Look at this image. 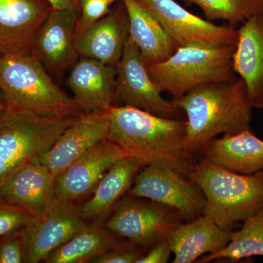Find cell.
I'll use <instances>...</instances> for the list:
<instances>
[{
	"label": "cell",
	"mask_w": 263,
	"mask_h": 263,
	"mask_svg": "<svg viewBox=\"0 0 263 263\" xmlns=\"http://www.w3.org/2000/svg\"><path fill=\"white\" fill-rule=\"evenodd\" d=\"M232 231L222 229L205 214L180 223L166 238L174 254L172 262H195L202 256L219 252L229 243Z\"/></svg>",
	"instance_id": "44dd1931"
},
{
	"label": "cell",
	"mask_w": 263,
	"mask_h": 263,
	"mask_svg": "<svg viewBox=\"0 0 263 263\" xmlns=\"http://www.w3.org/2000/svg\"><path fill=\"white\" fill-rule=\"evenodd\" d=\"M103 1L108 2V3H110V4H112V3H113L114 2H115L116 0H103Z\"/></svg>",
	"instance_id": "836d02e7"
},
{
	"label": "cell",
	"mask_w": 263,
	"mask_h": 263,
	"mask_svg": "<svg viewBox=\"0 0 263 263\" xmlns=\"http://www.w3.org/2000/svg\"><path fill=\"white\" fill-rule=\"evenodd\" d=\"M201 8L208 20H223L232 26L263 12V0H185Z\"/></svg>",
	"instance_id": "484cf974"
},
{
	"label": "cell",
	"mask_w": 263,
	"mask_h": 263,
	"mask_svg": "<svg viewBox=\"0 0 263 263\" xmlns=\"http://www.w3.org/2000/svg\"><path fill=\"white\" fill-rule=\"evenodd\" d=\"M24 249L22 230L0 237V263L23 262Z\"/></svg>",
	"instance_id": "f1b7e54d"
},
{
	"label": "cell",
	"mask_w": 263,
	"mask_h": 263,
	"mask_svg": "<svg viewBox=\"0 0 263 263\" xmlns=\"http://www.w3.org/2000/svg\"><path fill=\"white\" fill-rule=\"evenodd\" d=\"M76 202L57 200L34 216L23 229L24 263H37L68 241L87 224Z\"/></svg>",
	"instance_id": "9c48e42d"
},
{
	"label": "cell",
	"mask_w": 263,
	"mask_h": 263,
	"mask_svg": "<svg viewBox=\"0 0 263 263\" xmlns=\"http://www.w3.org/2000/svg\"><path fill=\"white\" fill-rule=\"evenodd\" d=\"M185 177L169 167L147 164L137 175L127 195L172 208L183 220H194L203 214L206 201L200 189Z\"/></svg>",
	"instance_id": "ba28073f"
},
{
	"label": "cell",
	"mask_w": 263,
	"mask_h": 263,
	"mask_svg": "<svg viewBox=\"0 0 263 263\" xmlns=\"http://www.w3.org/2000/svg\"><path fill=\"white\" fill-rule=\"evenodd\" d=\"M138 1L155 15L178 47L236 46L238 29L235 26L216 25L190 13L175 0Z\"/></svg>",
	"instance_id": "8fae6325"
},
{
	"label": "cell",
	"mask_w": 263,
	"mask_h": 263,
	"mask_svg": "<svg viewBox=\"0 0 263 263\" xmlns=\"http://www.w3.org/2000/svg\"><path fill=\"white\" fill-rule=\"evenodd\" d=\"M236 231H232L229 243L216 253L206 254L197 262L207 263L213 260L228 259L236 262L254 256L263 257V209L249 216Z\"/></svg>",
	"instance_id": "d4e9b609"
},
{
	"label": "cell",
	"mask_w": 263,
	"mask_h": 263,
	"mask_svg": "<svg viewBox=\"0 0 263 263\" xmlns=\"http://www.w3.org/2000/svg\"><path fill=\"white\" fill-rule=\"evenodd\" d=\"M204 159L236 174L263 171V140L250 129L214 138L201 150Z\"/></svg>",
	"instance_id": "7402d4cb"
},
{
	"label": "cell",
	"mask_w": 263,
	"mask_h": 263,
	"mask_svg": "<svg viewBox=\"0 0 263 263\" xmlns=\"http://www.w3.org/2000/svg\"><path fill=\"white\" fill-rule=\"evenodd\" d=\"M235 46H180L164 61L146 64L147 69L161 92L179 98L200 85L235 80Z\"/></svg>",
	"instance_id": "5b68a950"
},
{
	"label": "cell",
	"mask_w": 263,
	"mask_h": 263,
	"mask_svg": "<svg viewBox=\"0 0 263 263\" xmlns=\"http://www.w3.org/2000/svg\"><path fill=\"white\" fill-rule=\"evenodd\" d=\"M0 91L12 111L62 118L84 114L30 51L0 53Z\"/></svg>",
	"instance_id": "3957f363"
},
{
	"label": "cell",
	"mask_w": 263,
	"mask_h": 263,
	"mask_svg": "<svg viewBox=\"0 0 263 263\" xmlns=\"http://www.w3.org/2000/svg\"><path fill=\"white\" fill-rule=\"evenodd\" d=\"M109 115L107 139L147 164L164 166L188 176L195 162L186 148V120L160 117L129 105H113Z\"/></svg>",
	"instance_id": "6da1fadb"
},
{
	"label": "cell",
	"mask_w": 263,
	"mask_h": 263,
	"mask_svg": "<svg viewBox=\"0 0 263 263\" xmlns=\"http://www.w3.org/2000/svg\"><path fill=\"white\" fill-rule=\"evenodd\" d=\"M56 176L34 160L15 169L0 186V199L29 213L38 215L56 200Z\"/></svg>",
	"instance_id": "9a60e30c"
},
{
	"label": "cell",
	"mask_w": 263,
	"mask_h": 263,
	"mask_svg": "<svg viewBox=\"0 0 263 263\" xmlns=\"http://www.w3.org/2000/svg\"><path fill=\"white\" fill-rule=\"evenodd\" d=\"M172 254L167 240L157 242L151 247L149 252L144 254L136 263H166Z\"/></svg>",
	"instance_id": "4dcf8cb0"
},
{
	"label": "cell",
	"mask_w": 263,
	"mask_h": 263,
	"mask_svg": "<svg viewBox=\"0 0 263 263\" xmlns=\"http://www.w3.org/2000/svg\"><path fill=\"white\" fill-rule=\"evenodd\" d=\"M81 15L78 19L76 29L96 23L110 12V3L103 0H80Z\"/></svg>",
	"instance_id": "f546056e"
},
{
	"label": "cell",
	"mask_w": 263,
	"mask_h": 263,
	"mask_svg": "<svg viewBox=\"0 0 263 263\" xmlns=\"http://www.w3.org/2000/svg\"><path fill=\"white\" fill-rule=\"evenodd\" d=\"M129 37V19L123 4L122 8L110 10L96 23L76 29V51L82 58L117 66Z\"/></svg>",
	"instance_id": "2e32d148"
},
{
	"label": "cell",
	"mask_w": 263,
	"mask_h": 263,
	"mask_svg": "<svg viewBox=\"0 0 263 263\" xmlns=\"http://www.w3.org/2000/svg\"><path fill=\"white\" fill-rule=\"evenodd\" d=\"M33 216L0 199V237L23 229Z\"/></svg>",
	"instance_id": "4316f807"
},
{
	"label": "cell",
	"mask_w": 263,
	"mask_h": 263,
	"mask_svg": "<svg viewBox=\"0 0 263 263\" xmlns=\"http://www.w3.org/2000/svg\"><path fill=\"white\" fill-rule=\"evenodd\" d=\"M129 19V37L146 64L169 58L178 47L155 15L138 0H122Z\"/></svg>",
	"instance_id": "603a6c76"
},
{
	"label": "cell",
	"mask_w": 263,
	"mask_h": 263,
	"mask_svg": "<svg viewBox=\"0 0 263 263\" xmlns=\"http://www.w3.org/2000/svg\"><path fill=\"white\" fill-rule=\"evenodd\" d=\"M110 124L109 109L83 114L46 153L32 160L46 166L57 177L88 151L107 139Z\"/></svg>",
	"instance_id": "7c38bea8"
},
{
	"label": "cell",
	"mask_w": 263,
	"mask_h": 263,
	"mask_svg": "<svg viewBox=\"0 0 263 263\" xmlns=\"http://www.w3.org/2000/svg\"><path fill=\"white\" fill-rule=\"evenodd\" d=\"M181 221L179 213L172 208L127 195L118 202L105 227L135 245L152 247L166 239Z\"/></svg>",
	"instance_id": "52a82bcc"
},
{
	"label": "cell",
	"mask_w": 263,
	"mask_h": 263,
	"mask_svg": "<svg viewBox=\"0 0 263 263\" xmlns=\"http://www.w3.org/2000/svg\"><path fill=\"white\" fill-rule=\"evenodd\" d=\"M51 5L52 9L71 10L76 12L77 9L78 0H46Z\"/></svg>",
	"instance_id": "1f68e13d"
},
{
	"label": "cell",
	"mask_w": 263,
	"mask_h": 263,
	"mask_svg": "<svg viewBox=\"0 0 263 263\" xmlns=\"http://www.w3.org/2000/svg\"><path fill=\"white\" fill-rule=\"evenodd\" d=\"M76 13L71 10H52L31 45L33 56L46 70L56 75L75 65L79 57L76 48Z\"/></svg>",
	"instance_id": "5bb4252c"
},
{
	"label": "cell",
	"mask_w": 263,
	"mask_h": 263,
	"mask_svg": "<svg viewBox=\"0 0 263 263\" xmlns=\"http://www.w3.org/2000/svg\"><path fill=\"white\" fill-rule=\"evenodd\" d=\"M52 10L41 0H0V53L30 51Z\"/></svg>",
	"instance_id": "ac0fdd59"
},
{
	"label": "cell",
	"mask_w": 263,
	"mask_h": 263,
	"mask_svg": "<svg viewBox=\"0 0 263 263\" xmlns=\"http://www.w3.org/2000/svg\"><path fill=\"white\" fill-rule=\"evenodd\" d=\"M122 242L120 236L105 226L88 222L68 241L53 251L46 262H90L91 259L115 248Z\"/></svg>",
	"instance_id": "cb8c5ba5"
},
{
	"label": "cell",
	"mask_w": 263,
	"mask_h": 263,
	"mask_svg": "<svg viewBox=\"0 0 263 263\" xmlns=\"http://www.w3.org/2000/svg\"><path fill=\"white\" fill-rule=\"evenodd\" d=\"M233 63L252 109L263 110V12L247 19L238 29Z\"/></svg>",
	"instance_id": "d6986e66"
},
{
	"label": "cell",
	"mask_w": 263,
	"mask_h": 263,
	"mask_svg": "<svg viewBox=\"0 0 263 263\" xmlns=\"http://www.w3.org/2000/svg\"><path fill=\"white\" fill-rule=\"evenodd\" d=\"M5 108L4 101H3V98H0V109Z\"/></svg>",
	"instance_id": "d6a6232c"
},
{
	"label": "cell",
	"mask_w": 263,
	"mask_h": 263,
	"mask_svg": "<svg viewBox=\"0 0 263 263\" xmlns=\"http://www.w3.org/2000/svg\"><path fill=\"white\" fill-rule=\"evenodd\" d=\"M115 100L160 117L179 119L183 114L165 100L148 73L146 62L130 37L117 64Z\"/></svg>",
	"instance_id": "30bf717a"
},
{
	"label": "cell",
	"mask_w": 263,
	"mask_h": 263,
	"mask_svg": "<svg viewBox=\"0 0 263 263\" xmlns=\"http://www.w3.org/2000/svg\"><path fill=\"white\" fill-rule=\"evenodd\" d=\"M187 177L205 195L202 214L222 229L232 231L263 209V171L236 174L203 159L195 162Z\"/></svg>",
	"instance_id": "277c9868"
},
{
	"label": "cell",
	"mask_w": 263,
	"mask_h": 263,
	"mask_svg": "<svg viewBox=\"0 0 263 263\" xmlns=\"http://www.w3.org/2000/svg\"><path fill=\"white\" fill-rule=\"evenodd\" d=\"M171 101L186 114V145L192 155L219 135L250 129L252 108L240 77L200 85Z\"/></svg>",
	"instance_id": "7a4b0ae2"
},
{
	"label": "cell",
	"mask_w": 263,
	"mask_h": 263,
	"mask_svg": "<svg viewBox=\"0 0 263 263\" xmlns=\"http://www.w3.org/2000/svg\"><path fill=\"white\" fill-rule=\"evenodd\" d=\"M77 117L0 109V186L15 169L46 153Z\"/></svg>",
	"instance_id": "8992f818"
},
{
	"label": "cell",
	"mask_w": 263,
	"mask_h": 263,
	"mask_svg": "<svg viewBox=\"0 0 263 263\" xmlns=\"http://www.w3.org/2000/svg\"><path fill=\"white\" fill-rule=\"evenodd\" d=\"M117 67L82 58L67 79L72 98L84 113L108 110L115 101Z\"/></svg>",
	"instance_id": "e0dca14e"
},
{
	"label": "cell",
	"mask_w": 263,
	"mask_h": 263,
	"mask_svg": "<svg viewBox=\"0 0 263 263\" xmlns=\"http://www.w3.org/2000/svg\"><path fill=\"white\" fill-rule=\"evenodd\" d=\"M146 165L144 160L130 155L116 162L100 180L93 196L81 207L85 221L103 224L118 202L127 195L137 175Z\"/></svg>",
	"instance_id": "ffe728a7"
},
{
	"label": "cell",
	"mask_w": 263,
	"mask_h": 263,
	"mask_svg": "<svg viewBox=\"0 0 263 263\" xmlns=\"http://www.w3.org/2000/svg\"><path fill=\"white\" fill-rule=\"evenodd\" d=\"M127 156L114 142L108 139L100 142L57 176V200L76 202L93 193L107 171Z\"/></svg>",
	"instance_id": "4fadbf2b"
},
{
	"label": "cell",
	"mask_w": 263,
	"mask_h": 263,
	"mask_svg": "<svg viewBox=\"0 0 263 263\" xmlns=\"http://www.w3.org/2000/svg\"><path fill=\"white\" fill-rule=\"evenodd\" d=\"M140 246L123 241L120 245L91 259V263H136L144 255Z\"/></svg>",
	"instance_id": "83f0119b"
}]
</instances>
